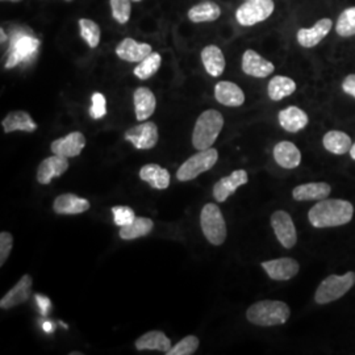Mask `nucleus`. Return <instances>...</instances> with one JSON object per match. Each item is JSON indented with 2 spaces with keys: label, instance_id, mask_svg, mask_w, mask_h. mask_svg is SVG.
<instances>
[{
  "label": "nucleus",
  "instance_id": "nucleus-1",
  "mask_svg": "<svg viewBox=\"0 0 355 355\" xmlns=\"http://www.w3.org/2000/svg\"><path fill=\"white\" fill-rule=\"evenodd\" d=\"M353 215L354 207L350 202L327 198L311 208L308 218L315 228H333L350 223Z\"/></svg>",
  "mask_w": 355,
  "mask_h": 355
},
{
  "label": "nucleus",
  "instance_id": "nucleus-2",
  "mask_svg": "<svg viewBox=\"0 0 355 355\" xmlns=\"http://www.w3.org/2000/svg\"><path fill=\"white\" fill-rule=\"evenodd\" d=\"M291 316L290 306L278 300H262L252 305L248 312L246 318L249 322L258 327H277L283 325Z\"/></svg>",
  "mask_w": 355,
  "mask_h": 355
},
{
  "label": "nucleus",
  "instance_id": "nucleus-3",
  "mask_svg": "<svg viewBox=\"0 0 355 355\" xmlns=\"http://www.w3.org/2000/svg\"><path fill=\"white\" fill-rule=\"evenodd\" d=\"M223 127L224 117L218 111L208 110L200 114L192 132V145L195 149L205 150L212 148Z\"/></svg>",
  "mask_w": 355,
  "mask_h": 355
},
{
  "label": "nucleus",
  "instance_id": "nucleus-4",
  "mask_svg": "<svg viewBox=\"0 0 355 355\" xmlns=\"http://www.w3.org/2000/svg\"><path fill=\"white\" fill-rule=\"evenodd\" d=\"M200 227L205 239L212 245L220 246L227 240V223L221 209L216 204L204 205L200 214Z\"/></svg>",
  "mask_w": 355,
  "mask_h": 355
},
{
  "label": "nucleus",
  "instance_id": "nucleus-5",
  "mask_svg": "<svg viewBox=\"0 0 355 355\" xmlns=\"http://www.w3.org/2000/svg\"><path fill=\"white\" fill-rule=\"evenodd\" d=\"M355 284V272L349 271L343 275H329L322 280L315 293V300L318 304H328L343 297L345 293L350 291Z\"/></svg>",
  "mask_w": 355,
  "mask_h": 355
},
{
  "label": "nucleus",
  "instance_id": "nucleus-6",
  "mask_svg": "<svg viewBox=\"0 0 355 355\" xmlns=\"http://www.w3.org/2000/svg\"><path fill=\"white\" fill-rule=\"evenodd\" d=\"M217 159H218V153L214 148L193 154L178 168V180L190 182L205 171L211 170L216 165Z\"/></svg>",
  "mask_w": 355,
  "mask_h": 355
},
{
  "label": "nucleus",
  "instance_id": "nucleus-7",
  "mask_svg": "<svg viewBox=\"0 0 355 355\" xmlns=\"http://www.w3.org/2000/svg\"><path fill=\"white\" fill-rule=\"evenodd\" d=\"M272 0H245L236 11L237 21L243 26H252L265 21L274 12Z\"/></svg>",
  "mask_w": 355,
  "mask_h": 355
},
{
  "label": "nucleus",
  "instance_id": "nucleus-8",
  "mask_svg": "<svg viewBox=\"0 0 355 355\" xmlns=\"http://www.w3.org/2000/svg\"><path fill=\"white\" fill-rule=\"evenodd\" d=\"M124 139L139 150H149L158 142V128L152 121H144L140 125L128 129Z\"/></svg>",
  "mask_w": 355,
  "mask_h": 355
},
{
  "label": "nucleus",
  "instance_id": "nucleus-9",
  "mask_svg": "<svg viewBox=\"0 0 355 355\" xmlns=\"http://www.w3.org/2000/svg\"><path fill=\"white\" fill-rule=\"evenodd\" d=\"M271 227L282 246L292 249L297 242V233L290 214L286 211H277L271 216Z\"/></svg>",
  "mask_w": 355,
  "mask_h": 355
},
{
  "label": "nucleus",
  "instance_id": "nucleus-10",
  "mask_svg": "<svg viewBox=\"0 0 355 355\" xmlns=\"http://www.w3.org/2000/svg\"><path fill=\"white\" fill-rule=\"evenodd\" d=\"M38 45L40 41L32 36L21 35L17 38H13L12 45L10 49V57L7 60L6 67L12 69L16 64L32 58L37 51Z\"/></svg>",
  "mask_w": 355,
  "mask_h": 355
},
{
  "label": "nucleus",
  "instance_id": "nucleus-11",
  "mask_svg": "<svg viewBox=\"0 0 355 355\" xmlns=\"http://www.w3.org/2000/svg\"><path fill=\"white\" fill-rule=\"evenodd\" d=\"M249 182L248 173L245 170H236L229 177L221 178L214 186V198L216 202L224 203L241 186Z\"/></svg>",
  "mask_w": 355,
  "mask_h": 355
},
{
  "label": "nucleus",
  "instance_id": "nucleus-12",
  "mask_svg": "<svg viewBox=\"0 0 355 355\" xmlns=\"http://www.w3.org/2000/svg\"><path fill=\"white\" fill-rule=\"evenodd\" d=\"M86 146V137L80 132H71L67 136L51 142V149L53 154L61 155L64 158L78 157Z\"/></svg>",
  "mask_w": 355,
  "mask_h": 355
},
{
  "label": "nucleus",
  "instance_id": "nucleus-13",
  "mask_svg": "<svg viewBox=\"0 0 355 355\" xmlns=\"http://www.w3.org/2000/svg\"><path fill=\"white\" fill-rule=\"evenodd\" d=\"M261 266L266 271L267 275L274 280H290L297 275L300 265L292 258H279L262 262Z\"/></svg>",
  "mask_w": 355,
  "mask_h": 355
},
{
  "label": "nucleus",
  "instance_id": "nucleus-14",
  "mask_svg": "<svg viewBox=\"0 0 355 355\" xmlns=\"http://www.w3.org/2000/svg\"><path fill=\"white\" fill-rule=\"evenodd\" d=\"M69 158L61 155H53L45 158L37 170V182L41 184H49L54 178L61 177L69 170Z\"/></svg>",
  "mask_w": 355,
  "mask_h": 355
},
{
  "label": "nucleus",
  "instance_id": "nucleus-15",
  "mask_svg": "<svg viewBox=\"0 0 355 355\" xmlns=\"http://www.w3.org/2000/svg\"><path fill=\"white\" fill-rule=\"evenodd\" d=\"M32 286H33V280L31 278V275H28V274L23 275L21 279L19 280L12 288L1 297L0 308L11 309L16 305L26 303L32 293Z\"/></svg>",
  "mask_w": 355,
  "mask_h": 355
},
{
  "label": "nucleus",
  "instance_id": "nucleus-16",
  "mask_svg": "<svg viewBox=\"0 0 355 355\" xmlns=\"http://www.w3.org/2000/svg\"><path fill=\"white\" fill-rule=\"evenodd\" d=\"M242 70L245 74L254 78H266L274 73L275 67L257 51L249 49L242 55Z\"/></svg>",
  "mask_w": 355,
  "mask_h": 355
},
{
  "label": "nucleus",
  "instance_id": "nucleus-17",
  "mask_svg": "<svg viewBox=\"0 0 355 355\" xmlns=\"http://www.w3.org/2000/svg\"><path fill=\"white\" fill-rule=\"evenodd\" d=\"M150 53H153L152 46L149 44L137 42L133 38H125L123 40L117 48L116 54L119 58L127 62H141L145 60Z\"/></svg>",
  "mask_w": 355,
  "mask_h": 355
},
{
  "label": "nucleus",
  "instance_id": "nucleus-18",
  "mask_svg": "<svg viewBox=\"0 0 355 355\" xmlns=\"http://www.w3.org/2000/svg\"><path fill=\"white\" fill-rule=\"evenodd\" d=\"M331 26L330 19H321L312 28H302L297 32V42L303 48H313L328 36Z\"/></svg>",
  "mask_w": 355,
  "mask_h": 355
},
{
  "label": "nucleus",
  "instance_id": "nucleus-19",
  "mask_svg": "<svg viewBox=\"0 0 355 355\" xmlns=\"http://www.w3.org/2000/svg\"><path fill=\"white\" fill-rule=\"evenodd\" d=\"M91 204L87 199L79 198L74 193H62L55 198L53 209L58 215H79L89 211Z\"/></svg>",
  "mask_w": 355,
  "mask_h": 355
},
{
  "label": "nucleus",
  "instance_id": "nucleus-20",
  "mask_svg": "<svg viewBox=\"0 0 355 355\" xmlns=\"http://www.w3.org/2000/svg\"><path fill=\"white\" fill-rule=\"evenodd\" d=\"M216 101L227 107H240L245 103V94L241 87L232 82H218L215 86Z\"/></svg>",
  "mask_w": 355,
  "mask_h": 355
},
{
  "label": "nucleus",
  "instance_id": "nucleus-21",
  "mask_svg": "<svg viewBox=\"0 0 355 355\" xmlns=\"http://www.w3.org/2000/svg\"><path fill=\"white\" fill-rule=\"evenodd\" d=\"M330 187L328 183L316 182V183H306L295 187L292 191V196L297 202H308V200H324L329 196Z\"/></svg>",
  "mask_w": 355,
  "mask_h": 355
},
{
  "label": "nucleus",
  "instance_id": "nucleus-22",
  "mask_svg": "<svg viewBox=\"0 0 355 355\" xmlns=\"http://www.w3.org/2000/svg\"><path fill=\"white\" fill-rule=\"evenodd\" d=\"M280 127L290 133H296L308 125V114L299 107H287L278 114Z\"/></svg>",
  "mask_w": 355,
  "mask_h": 355
},
{
  "label": "nucleus",
  "instance_id": "nucleus-23",
  "mask_svg": "<svg viewBox=\"0 0 355 355\" xmlns=\"http://www.w3.org/2000/svg\"><path fill=\"white\" fill-rule=\"evenodd\" d=\"M274 158L283 168H296L302 162V153L295 144L290 141H282L274 148Z\"/></svg>",
  "mask_w": 355,
  "mask_h": 355
},
{
  "label": "nucleus",
  "instance_id": "nucleus-24",
  "mask_svg": "<svg viewBox=\"0 0 355 355\" xmlns=\"http://www.w3.org/2000/svg\"><path fill=\"white\" fill-rule=\"evenodd\" d=\"M1 127L4 129L6 133H11V132H16V130H23V132L32 133V132L37 130V124L31 117V114L26 112V111L10 112L3 119Z\"/></svg>",
  "mask_w": 355,
  "mask_h": 355
},
{
  "label": "nucleus",
  "instance_id": "nucleus-25",
  "mask_svg": "<svg viewBox=\"0 0 355 355\" xmlns=\"http://www.w3.org/2000/svg\"><path fill=\"white\" fill-rule=\"evenodd\" d=\"M140 178L146 182L150 187L155 190H166L170 186V173L155 164L142 166L140 170Z\"/></svg>",
  "mask_w": 355,
  "mask_h": 355
},
{
  "label": "nucleus",
  "instance_id": "nucleus-26",
  "mask_svg": "<svg viewBox=\"0 0 355 355\" xmlns=\"http://www.w3.org/2000/svg\"><path fill=\"white\" fill-rule=\"evenodd\" d=\"M135 346L137 350H158L167 353L171 349V340L166 336L164 331L152 330L141 336L139 340H136Z\"/></svg>",
  "mask_w": 355,
  "mask_h": 355
},
{
  "label": "nucleus",
  "instance_id": "nucleus-27",
  "mask_svg": "<svg viewBox=\"0 0 355 355\" xmlns=\"http://www.w3.org/2000/svg\"><path fill=\"white\" fill-rule=\"evenodd\" d=\"M133 102H135L136 117L139 121L148 120L155 111V105H157L155 96L152 91L146 87H140L135 91Z\"/></svg>",
  "mask_w": 355,
  "mask_h": 355
},
{
  "label": "nucleus",
  "instance_id": "nucleus-28",
  "mask_svg": "<svg viewBox=\"0 0 355 355\" xmlns=\"http://www.w3.org/2000/svg\"><path fill=\"white\" fill-rule=\"evenodd\" d=\"M202 61L207 73L211 76H220L225 70V58L221 49L216 45H208L202 51Z\"/></svg>",
  "mask_w": 355,
  "mask_h": 355
},
{
  "label": "nucleus",
  "instance_id": "nucleus-29",
  "mask_svg": "<svg viewBox=\"0 0 355 355\" xmlns=\"http://www.w3.org/2000/svg\"><path fill=\"white\" fill-rule=\"evenodd\" d=\"M296 91V83L288 76H274L267 87V92L271 101L279 102L282 99L292 95Z\"/></svg>",
  "mask_w": 355,
  "mask_h": 355
},
{
  "label": "nucleus",
  "instance_id": "nucleus-30",
  "mask_svg": "<svg viewBox=\"0 0 355 355\" xmlns=\"http://www.w3.org/2000/svg\"><path fill=\"white\" fill-rule=\"evenodd\" d=\"M221 15L220 7L215 1L205 0L200 4H196L189 11V19L192 23H209L215 21Z\"/></svg>",
  "mask_w": 355,
  "mask_h": 355
},
{
  "label": "nucleus",
  "instance_id": "nucleus-31",
  "mask_svg": "<svg viewBox=\"0 0 355 355\" xmlns=\"http://www.w3.org/2000/svg\"><path fill=\"white\" fill-rule=\"evenodd\" d=\"M153 228H154L153 220L148 217H136V220L132 224L121 227L119 234H120V239L130 241V240H137L148 236Z\"/></svg>",
  "mask_w": 355,
  "mask_h": 355
},
{
  "label": "nucleus",
  "instance_id": "nucleus-32",
  "mask_svg": "<svg viewBox=\"0 0 355 355\" xmlns=\"http://www.w3.org/2000/svg\"><path fill=\"white\" fill-rule=\"evenodd\" d=\"M324 148L328 152L337 154V155H343L345 153L350 152L352 149V139L340 130H330L328 132L324 139H322Z\"/></svg>",
  "mask_w": 355,
  "mask_h": 355
},
{
  "label": "nucleus",
  "instance_id": "nucleus-33",
  "mask_svg": "<svg viewBox=\"0 0 355 355\" xmlns=\"http://www.w3.org/2000/svg\"><path fill=\"white\" fill-rule=\"evenodd\" d=\"M161 64H162L161 54L153 51L145 60H142L140 64L135 67L133 73L139 79L145 80V79H149L150 76H154L158 71V69L161 67Z\"/></svg>",
  "mask_w": 355,
  "mask_h": 355
},
{
  "label": "nucleus",
  "instance_id": "nucleus-34",
  "mask_svg": "<svg viewBox=\"0 0 355 355\" xmlns=\"http://www.w3.org/2000/svg\"><path fill=\"white\" fill-rule=\"evenodd\" d=\"M79 29H80V36L87 42L89 48H96L99 45L102 33H101V28L95 21L89 19H80Z\"/></svg>",
  "mask_w": 355,
  "mask_h": 355
},
{
  "label": "nucleus",
  "instance_id": "nucleus-35",
  "mask_svg": "<svg viewBox=\"0 0 355 355\" xmlns=\"http://www.w3.org/2000/svg\"><path fill=\"white\" fill-rule=\"evenodd\" d=\"M336 32L341 37H352L355 35V7L346 8L338 17Z\"/></svg>",
  "mask_w": 355,
  "mask_h": 355
},
{
  "label": "nucleus",
  "instance_id": "nucleus-36",
  "mask_svg": "<svg viewBox=\"0 0 355 355\" xmlns=\"http://www.w3.org/2000/svg\"><path fill=\"white\" fill-rule=\"evenodd\" d=\"M199 347V338L196 336H187L183 340L171 347L166 354L167 355H192L196 353Z\"/></svg>",
  "mask_w": 355,
  "mask_h": 355
},
{
  "label": "nucleus",
  "instance_id": "nucleus-37",
  "mask_svg": "<svg viewBox=\"0 0 355 355\" xmlns=\"http://www.w3.org/2000/svg\"><path fill=\"white\" fill-rule=\"evenodd\" d=\"M130 1L132 0H110L111 8H112V16L114 20L120 24H125L130 17Z\"/></svg>",
  "mask_w": 355,
  "mask_h": 355
},
{
  "label": "nucleus",
  "instance_id": "nucleus-38",
  "mask_svg": "<svg viewBox=\"0 0 355 355\" xmlns=\"http://www.w3.org/2000/svg\"><path fill=\"white\" fill-rule=\"evenodd\" d=\"M112 214H114V225H117L120 228L132 224L136 220L135 211L129 207H125V205L112 207Z\"/></svg>",
  "mask_w": 355,
  "mask_h": 355
},
{
  "label": "nucleus",
  "instance_id": "nucleus-39",
  "mask_svg": "<svg viewBox=\"0 0 355 355\" xmlns=\"http://www.w3.org/2000/svg\"><path fill=\"white\" fill-rule=\"evenodd\" d=\"M92 105L89 108V116L94 120H99L107 114V101L104 98V95L101 92H95L91 98Z\"/></svg>",
  "mask_w": 355,
  "mask_h": 355
},
{
  "label": "nucleus",
  "instance_id": "nucleus-40",
  "mask_svg": "<svg viewBox=\"0 0 355 355\" xmlns=\"http://www.w3.org/2000/svg\"><path fill=\"white\" fill-rule=\"evenodd\" d=\"M13 248V237L8 232L0 233V266H4Z\"/></svg>",
  "mask_w": 355,
  "mask_h": 355
},
{
  "label": "nucleus",
  "instance_id": "nucleus-41",
  "mask_svg": "<svg viewBox=\"0 0 355 355\" xmlns=\"http://www.w3.org/2000/svg\"><path fill=\"white\" fill-rule=\"evenodd\" d=\"M343 89L355 99V74L346 76L343 83Z\"/></svg>",
  "mask_w": 355,
  "mask_h": 355
},
{
  "label": "nucleus",
  "instance_id": "nucleus-42",
  "mask_svg": "<svg viewBox=\"0 0 355 355\" xmlns=\"http://www.w3.org/2000/svg\"><path fill=\"white\" fill-rule=\"evenodd\" d=\"M37 302L40 306H41V309H42V313H45V312H46V306H49V300H48L46 297L38 295Z\"/></svg>",
  "mask_w": 355,
  "mask_h": 355
},
{
  "label": "nucleus",
  "instance_id": "nucleus-43",
  "mask_svg": "<svg viewBox=\"0 0 355 355\" xmlns=\"http://www.w3.org/2000/svg\"><path fill=\"white\" fill-rule=\"evenodd\" d=\"M0 35H1V42H4V41H6V38H7L4 29H0Z\"/></svg>",
  "mask_w": 355,
  "mask_h": 355
},
{
  "label": "nucleus",
  "instance_id": "nucleus-44",
  "mask_svg": "<svg viewBox=\"0 0 355 355\" xmlns=\"http://www.w3.org/2000/svg\"><path fill=\"white\" fill-rule=\"evenodd\" d=\"M350 155H352V158H353V159H354L355 161V144L354 145H353V146H352V149H350Z\"/></svg>",
  "mask_w": 355,
  "mask_h": 355
},
{
  "label": "nucleus",
  "instance_id": "nucleus-45",
  "mask_svg": "<svg viewBox=\"0 0 355 355\" xmlns=\"http://www.w3.org/2000/svg\"><path fill=\"white\" fill-rule=\"evenodd\" d=\"M44 328H45V331H51V324H45V325H44Z\"/></svg>",
  "mask_w": 355,
  "mask_h": 355
},
{
  "label": "nucleus",
  "instance_id": "nucleus-46",
  "mask_svg": "<svg viewBox=\"0 0 355 355\" xmlns=\"http://www.w3.org/2000/svg\"><path fill=\"white\" fill-rule=\"evenodd\" d=\"M8 1H15L16 3V1H21V0H8Z\"/></svg>",
  "mask_w": 355,
  "mask_h": 355
},
{
  "label": "nucleus",
  "instance_id": "nucleus-47",
  "mask_svg": "<svg viewBox=\"0 0 355 355\" xmlns=\"http://www.w3.org/2000/svg\"><path fill=\"white\" fill-rule=\"evenodd\" d=\"M132 1H141V0H132Z\"/></svg>",
  "mask_w": 355,
  "mask_h": 355
},
{
  "label": "nucleus",
  "instance_id": "nucleus-48",
  "mask_svg": "<svg viewBox=\"0 0 355 355\" xmlns=\"http://www.w3.org/2000/svg\"><path fill=\"white\" fill-rule=\"evenodd\" d=\"M64 1H73V0H64Z\"/></svg>",
  "mask_w": 355,
  "mask_h": 355
}]
</instances>
